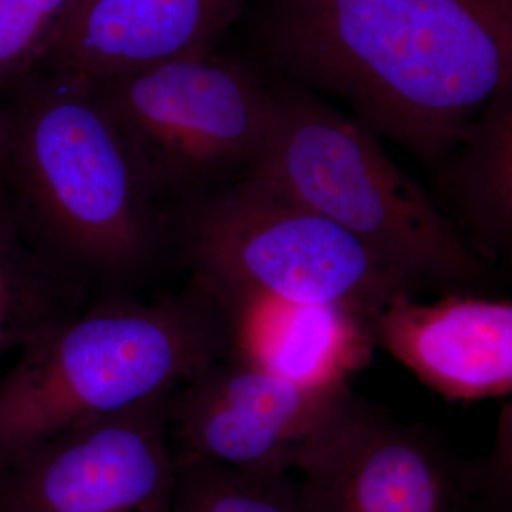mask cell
I'll list each match as a JSON object with an SVG mask.
<instances>
[{"label": "cell", "instance_id": "cell-1", "mask_svg": "<svg viewBox=\"0 0 512 512\" xmlns=\"http://www.w3.org/2000/svg\"><path fill=\"white\" fill-rule=\"evenodd\" d=\"M264 35L285 73L426 160L512 83V0H274Z\"/></svg>", "mask_w": 512, "mask_h": 512}, {"label": "cell", "instance_id": "cell-2", "mask_svg": "<svg viewBox=\"0 0 512 512\" xmlns=\"http://www.w3.org/2000/svg\"><path fill=\"white\" fill-rule=\"evenodd\" d=\"M5 120L13 212L46 251L74 274L124 278L150 264L157 192L92 82L50 69Z\"/></svg>", "mask_w": 512, "mask_h": 512}, {"label": "cell", "instance_id": "cell-3", "mask_svg": "<svg viewBox=\"0 0 512 512\" xmlns=\"http://www.w3.org/2000/svg\"><path fill=\"white\" fill-rule=\"evenodd\" d=\"M227 353L220 302L197 282L158 301L86 306L20 350L0 382V467L60 431L173 392Z\"/></svg>", "mask_w": 512, "mask_h": 512}, {"label": "cell", "instance_id": "cell-4", "mask_svg": "<svg viewBox=\"0 0 512 512\" xmlns=\"http://www.w3.org/2000/svg\"><path fill=\"white\" fill-rule=\"evenodd\" d=\"M276 96L274 130L247 174L336 222L419 289L483 281L487 262L372 131L311 94Z\"/></svg>", "mask_w": 512, "mask_h": 512}, {"label": "cell", "instance_id": "cell-5", "mask_svg": "<svg viewBox=\"0 0 512 512\" xmlns=\"http://www.w3.org/2000/svg\"><path fill=\"white\" fill-rule=\"evenodd\" d=\"M194 282L221 298L339 306L372 323L419 291L346 229L278 185L247 174L183 220Z\"/></svg>", "mask_w": 512, "mask_h": 512}, {"label": "cell", "instance_id": "cell-6", "mask_svg": "<svg viewBox=\"0 0 512 512\" xmlns=\"http://www.w3.org/2000/svg\"><path fill=\"white\" fill-rule=\"evenodd\" d=\"M92 84L156 192L247 174L278 111L249 67L212 52Z\"/></svg>", "mask_w": 512, "mask_h": 512}, {"label": "cell", "instance_id": "cell-7", "mask_svg": "<svg viewBox=\"0 0 512 512\" xmlns=\"http://www.w3.org/2000/svg\"><path fill=\"white\" fill-rule=\"evenodd\" d=\"M346 386L316 389L221 357L168 394L174 460L204 458L261 474H288L335 433L356 406Z\"/></svg>", "mask_w": 512, "mask_h": 512}, {"label": "cell", "instance_id": "cell-8", "mask_svg": "<svg viewBox=\"0 0 512 512\" xmlns=\"http://www.w3.org/2000/svg\"><path fill=\"white\" fill-rule=\"evenodd\" d=\"M168 393L84 421L0 467V512H171Z\"/></svg>", "mask_w": 512, "mask_h": 512}, {"label": "cell", "instance_id": "cell-9", "mask_svg": "<svg viewBox=\"0 0 512 512\" xmlns=\"http://www.w3.org/2000/svg\"><path fill=\"white\" fill-rule=\"evenodd\" d=\"M301 471L305 512H464L474 497V461L362 399Z\"/></svg>", "mask_w": 512, "mask_h": 512}, {"label": "cell", "instance_id": "cell-10", "mask_svg": "<svg viewBox=\"0 0 512 512\" xmlns=\"http://www.w3.org/2000/svg\"><path fill=\"white\" fill-rule=\"evenodd\" d=\"M376 346L450 402L512 392V303L450 293L434 303L402 296L375 322Z\"/></svg>", "mask_w": 512, "mask_h": 512}, {"label": "cell", "instance_id": "cell-11", "mask_svg": "<svg viewBox=\"0 0 512 512\" xmlns=\"http://www.w3.org/2000/svg\"><path fill=\"white\" fill-rule=\"evenodd\" d=\"M248 0H76L45 64L89 82L211 52Z\"/></svg>", "mask_w": 512, "mask_h": 512}, {"label": "cell", "instance_id": "cell-12", "mask_svg": "<svg viewBox=\"0 0 512 512\" xmlns=\"http://www.w3.org/2000/svg\"><path fill=\"white\" fill-rule=\"evenodd\" d=\"M214 296L224 312L232 359L316 389L346 386L372 360L375 328L348 309Z\"/></svg>", "mask_w": 512, "mask_h": 512}, {"label": "cell", "instance_id": "cell-13", "mask_svg": "<svg viewBox=\"0 0 512 512\" xmlns=\"http://www.w3.org/2000/svg\"><path fill=\"white\" fill-rule=\"evenodd\" d=\"M457 146L460 154L444 184L458 231L488 264L512 238V83L487 101Z\"/></svg>", "mask_w": 512, "mask_h": 512}, {"label": "cell", "instance_id": "cell-14", "mask_svg": "<svg viewBox=\"0 0 512 512\" xmlns=\"http://www.w3.org/2000/svg\"><path fill=\"white\" fill-rule=\"evenodd\" d=\"M86 308L82 282L0 205V359Z\"/></svg>", "mask_w": 512, "mask_h": 512}, {"label": "cell", "instance_id": "cell-15", "mask_svg": "<svg viewBox=\"0 0 512 512\" xmlns=\"http://www.w3.org/2000/svg\"><path fill=\"white\" fill-rule=\"evenodd\" d=\"M175 461L171 512H305L288 474L249 473L204 458Z\"/></svg>", "mask_w": 512, "mask_h": 512}, {"label": "cell", "instance_id": "cell-16", "mask_svg": "<svg viewBox=\"0 0 512 512\" xmlns=\"http://www.w3.org/2000/svg\"><path fill=\"white\" fill-rule=\"evenodd\" d=\"M76 0H0V87L45 63Z\"/></svg>", "mask_w": 512, "mask_h": 512}, {"label": "cell", "instance_id": "cell-17", "mask_svg": "<svg viewBox=\"0 0 512 512\" xmlns=\"http://www.w3.org/2000/svg\"><path fill=\"white\" fill-rule=\"evenodd\" d=\"M464 512H512L510 508L498 507V505L488 503L481 498L473 497L470 504L467 505Z\"/></svg>", "mask_w": 512, "mask_h": 512}, {"label": "cell", "instance_id": "cell-18", "mask_svg": "<svg viewBox=\"0 0 512 512\" xmlns=\"http://www.w3.org/2000/svg\"><path fill=\"white\" fill-rule=\"evenodd\" d=\"M6 141V120L5 113L0 111V163H2L3 150H5Z\"/></svg>", "mask_w": 512, "mask_h": 512}]
</instances>
